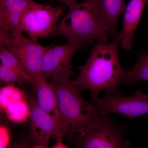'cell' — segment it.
<instances>
[{
	"label": "cell",
	"mask_w": 148,
	"mask_h": 148,
	"mask_svg": "<svg viewBox=\"0 0 148 148\" xmlns=\"http://www.w3.org/2000/svg\"><path fill=\"white\" fill-rule=\"evenodd\" d=\"M147 4L148 0H130L126 5L123 14L122 31L118 34L124 49L130 50L132 48L133 35L144 8Z\"/></svg>",
	"instance_id": "10"
},
{
	"label": "cell",
	"mask_w": 148,
	"mask_h": 148,
	"mask_svg": "<svg viewBox=\"0 0 148 148\" xmlns=\"http://www.w3.org/2000/svg\"><path fill=\"white\" fill-rule=\"evenodd\" d=\"M10 135L8 131L1 129V148H10Z\"/></svg>",
	"instance_id": "20"
},
{
	"label": "cell",
	"mask_w": 148,
	"mask_h": 148,
	"mask_svg": "<svg viewBox=\"0 0 148 148\" xmlns=\"http://www.w3.org/2000/svg\"><path fill=\"white\" fill-rule=\"evenodd\" d=\"M128 148H134L132 147H131V146H130V147H128Z\"/></svg>",
	"instance_id": "24"
},
{
	"label": "cell",
	"mask_w": 148,
	"mask_h": 148,
	"mask_svg": "<svg viewBox=\"0 0 148 148\" xmlns=\"http://www.w3.org/2000/svg\"><path fill=\"white\" fill-rule=\"evenodd\" d=\"M120 44L118 34L112 42L97 43L90 49L85 64L77 68L80 73L73 82L80 92L90 90L91 104L98 100L101 90H106L107 95H121L119 84L125 70L119 58Z\"/></svg>",
	"instance_id": "1"
},
{
	"label": "cell",
	"mask_w": 148,
	"mask_h": 148,
	"mask_svg": "<svg viewBox=\"0 0 148 148\" xmlns=\"http://www.w3.org/2000/svg\"><path fill=\"white\" fill-rule=\"evenodd\" d=\"M101 20L108 34L115 38L116 24L126 7L125 0H97Z\"/></svg>",
	"instance_id": "13"
},
{
	"label": "cell",
	"mask_w": 148,
	"mask_h": 148,
	"mask_svg": "<svg viewBox=\"0 0 148 148\" xmlns=\"http://www.w3.org/2000/svg\"><path fill=\"white\" fill-rule=\"evenodd\" d=\"M31 148H48L46 147H44V146H43L42 145H38V144H36V145H34L33 147H32Z\"/></svg>",
	"instance_id": "23"
},
{
	"label": "cell",
	"mask_w": 148,
	"mask_h": 148,
	"mask_svg": "<svg viewBox=\"0 0 148 148\" xmlns=\"http://www.w3.org/2000/svg\"><path fill=\"white\" fill-rule=\"evenodd\" d=\"M34 143H35V141L29 135L28 138L21 137L18 139L13 145H12L10 148H31L34 146Z\"/></svg>",
	"instance_id": "19"
},
{
	"label": "cell",
	"mask_w": 148,
	"mask_h": 148,
	"mask_svg": "<svg viewBox=\"0 0 148 148\" xmlns=\"http://www.w3.org/2000/svg\"><path fill=\"white\" fill-rule=\"evenodd\" d=\"M1 106L5 108L13 102L22 100L21 92L10 85L1 88Z\"/></svg>",
	"instance_id": "17"
},
{
	"label": "cell",
	"mask_w": 148,
	"mask_h": 148,
	"mask_svg": "<svg viewBox=\"0 0 148 148\" xmlns=\"http://www.w3.org/2000/svg\"><path fill=\"white\" fill-rule=\"evenodd\" d=\"M51 83L57 97L65 136L70 127L86 117L92 105L84 100L79 90L71 79Z\"/></svg>",
	"instance_id": "7"
},
{
	"label": "cell",
	"mask_w": 148,
	"mask_h": 148,
	"mask_svg": "<svg viewBox=\"0 0 148 148\" xmlns=\"http://www.w3.org/2000/svg\"><path fill=\"white\" fill-rule=\"evenodd\" d=\"M0 80L2 83H17L22 84L25 80L19 74L12 69L1 65L0 66Z\"/></svg>",
	"instance_id": "18"
},
{
	"label": "cell",
	"mask_w": 148,
	"mask_h": 148,
	"mask_svg": "<svg viewBox=\"0 0 148 148\" xmlns=\"http://www.w3.org/2000/svg\"><path fill=\"white\" fill-rule=\"evenodd\" d=\"M93 41L90 40L67 41L63 45L50 46L44 55L41 73L51 82L71 79L70 77L73 75L72 60L74 54Z\"/></svg>",
	"instance_id": "5"
},
{
	"label": "cell",
	"mask_w": 148,
	"mask_h": 148,
	"mask_svg": "<svg viewBox=\"0 0 148 148\" xmlns=\"http://www.w3.org/2000/svg\"><path fill=\"white\" fill-rule=\"evenodd\" d=\"M52 1L60 2L64 3L68 7L69 9L73 8L77 3L75 0H51Z\"/></svg>",
	"instance_id": "21"
},
{
	"label": "cell",
	"mask_w": 148,
	"mask_h": 148,
	"mask_svg": "<svg viewBox=\"0 0 148 148\" xmlns=\"http://www.w3.org/2000/svg\"><path fill=\"white\" fill-rule=\"evenodd\" d=\"M108 35L99 14L97 0H85L69 9L51 37H64L67 41L96 40L97 43H106Z\"/></svg>",
	"instance_id": "3"
},
{
	"label": "cell",
	"mask_w": 148,
	"mask_h": 148,
	"mask_svg": "<svg viewBox=\"0 0 148 148\" xmlns=\"http://www.w3.org/2000/svg\"><path fill=\"white\" fill-rule=\"evenodd\" d=\"M147 58L148 59V55L147 56Z\"/></svg>",
	"instance_id": "25"
},
{
	"label": "cell",
	"mask_w": 148,
	"mask_h": 148,
	"mask_svg": "<svg viewBox=\"0 0 148 148\" xmlns=\"http://www.w3.org/2000/svg\"><path fill=\"white\" fill-rule=\"evenodd\" d=\"M0 44L5 46L18 58L32 78L36 89V76L41 71L44 55L49 46L27 38L22 32L10 34L0 30Z\"/></svg>",
	"instance_id": "6"
},
{
	"label": "cell",
	"mask_w": 148,
	"mask_h": 148,
	"mask_svg": "<svg viewBox=\"0 0 148 148\" xmlns=\"http://www.w3.org/2000/svg\"><path fill=\"white\" fill-rule=\"evenodd\" d=\"M56 140H57V143L55 145L51 148H70L64 144L62 141V138H60Z\"/></svg>",
	"instance_id": "22"
},
{
	"label": "cell",
	"mask_w": 148,
	"mask_h": 148,
	"mask_svg": "<svg viewBox=\"0 0 148 148\" xmlns=\"http://www.w3.org/2000/svg\"><path fill=\"white\" fill-rule=\"evenodd\" d=\"M148 81V59L147 56L141 55L132 69L125 70L120 84L133 85L140 81Z\"/></svg>",
	"instance_id": "14"
},
{
	"label": "cell",
	"mask_w": 148,
	"mask_h": 148,
	"mask_svg": "<svg viewBox=\"0 0 148 148\" xmlns=\"http://www.w3.org/2000/svg\"><path fill=\"white\" fill-rule=\"evenodd\" d=\"M92 105L87 116L70 127L65 137L76 148H128L125 127L114 123L108 115L103 114Z\"/></svg>",
	"instance_id": "2"
},
{
	"label": "cell",
	"mask_w": 148,
	"mask_h": 148,
	"mask_svg": "<svg viewBox=\"0 0 148 148\" xmlns=\"http://www.w3.org/2000/svg\"><path fill=\"white\" fill-rule=\"evenodd\" d=\"M91 104L103 114H119L132 120L148 114V94L138 90L135 95L130 97L108 95Z\"/></svg>",
	"instance_id": "9"
},
{
	"label": "cell",
	"mask_w": 148,
	"mask_h": 148,
	"mask_svg": "<svg viewBox=\"0 0 148 148\" xmlns=\"http://www.w3.org/2000/svg\"><path fill=\"white\" fill-rule=\"evenodd\" d=\"M4 109L9 118L14 121L23 120L30 114L29 106L23 100L11 103Z\"/></svg>",
	"instance_id": "16"
},
{
	"label": "cell",
	"mask_w": 148,
	"mask_h": 148,
	"mask_svg": "<svg viewBox=\"0 0 148 148\" xmlns=\"http://www.w3.org/2000/svg\"><path fill=\"white\" fill-rule=\"evenodd\" d=\"M1 65L12 69L22 77L26 82L32 85L35 88L34 84L31 77L26 71L18 58L9 49L0 44Z\"/></svg>",
	"instance_id": "15"
},
{
	"label": "cell",
	"mask_w": 148,
	"mask_h": 148,
	"mask_svg": "<svg viewBox=\"0 0 148 148\" xmlns=\"http://www.w3.org/2000/svg\"><path fill=\"white\" fill-rule=\"evenodd\" d=\"M66 9L65 5L54 7L40 4L32 0L20 17L21 30L35 40L37 41L40 38H51L57 27L58 19L66 12Z\"/></svg>",
	"instance_id": "4"
},
{
	"label": "cell",
	"mask_w": 148,
	"mask_h": 148,
	"mask_svg": "<svg viewBox=\"0 0 148 148\" xmlns=\"http://www.w3.org/2000/svg\"><path fill=\"white\" fill-rule=\"evenodd\" d=\"M32 0H0V30L10 34L23 32L21 14Z\"/></svg>",
	"instance_id": "11"
},
{
	"label": "cell",
	"mask_w": 148,
	"mask_h": 148,
	"mask_svg": "<svg viewBox=\"0 0 148 148\" xmlns=\"http://www.w3.org/2000/svg\"><path fill=\"white\" fill-rule=\"evenodd\" d=\"M36 83L35 90L36 92L38 104L42 108L55 119L63 127L64 131L63 122L53 84L41 73L36 76Z\"/></svg>",
	"instance_id": "12"
},
{
	"label": "cell",
	"mask_w": 148,
	"mask_h": 148,
	"mask_svg": "<svg viewBox=\"0 0 148 148\" xmlns=\"http://www.w3.org/2000/svg\"><path fill=\"white\" fill-rule=\"evenodd\" d=\"M30 125L29 135L38 145L49 147L51 138L56 140L64 137L63 127L55 119L42 108L36 99L28 94Z\"/></svg>",
	"instance_id": "8"
}]
</instances>
